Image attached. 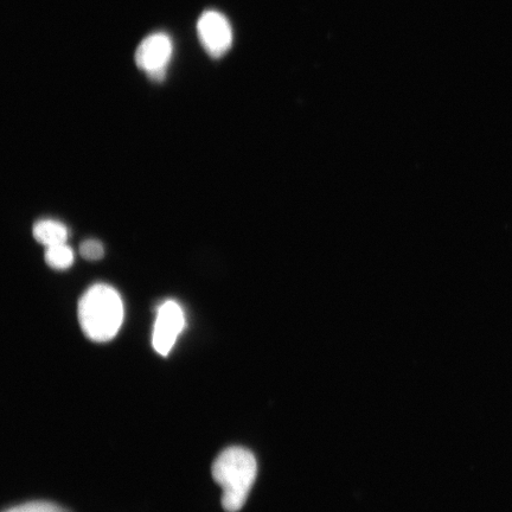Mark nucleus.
<instances>
[{
  "label": "nucleus",
  "mask_w": 512,
  "mask_h": 512,
  "mask_svg": "<svg viewBox=\"0 0 512 512\" xmlns=\"http://www.w3.org/2000/svg\"><path fill=\"white\" fill-rule=\"evenodd\" d=\"M184 326L185 316L182 306L175 300H166L158 307L156 323L153 326L152 345L159 355L170 354Z\"/></svg>",
  "instance_id": "7ed1b4c3"
},
{
  "label": "nucleus",
  "mask_w": 512,
  "mask_h": 512,
  "mask_svg": "<svg viewBox=\"0 0 512 512\" xmlns=\"http://www.w3.org/2000/svg\"><path fill=\"white\" fill-rule=\"evenodd\" d=\"M197 32L203 48L214 59H220L232 47L233 30L221 12H203L198 19Z\"/></svg>",
  "instance_id": "39448f33"
},
{
  "label": "nucleus",
  "mask_w": 512,
  "mask_h": 512,
  "mask_svg": "<svg viewBox=\"0 0 512 512\" xmlns=\"http://www.w3.org/2000/svg\"><path fill=\"white\" fill-rule=\"evenodd\" d=\"M4 512H72L66 508L60 507V505L50 502H30L18 507L11 508Z\"/></svg>",
  "instance_id": "6e6552de"
},
{
  "label": "nucleus",
  "mask_w": 512,
  "mask_h": 512,
  "mask_svg": "<svg viewBox=\"0 0 512 512\" xmlns=\"http://www.w3.org/2000/svg\"><path fill=\"white\" fill-rule=\"evenodd\" d=\"M80 254L86 260L96 261L104 256L105 248L98 240H86L81 243Z\"/></svg>",
  "instance_id": "1a4fd4ad"
},
{
  "label": "nucleus",
  "mask_w": 512,
  "mask_h": 512,
  "mask_svg": "<svg viewBox=\"0 0 512 512\" xmlns=\"http://www.w3.org/2000/svg\"><path fill=\"white\" fill-rule=\"evenodd\" d=\"M258 463L254 454L243 447H229L215 460L213 477L223 490L222 507L227 512H238L246 504L251 492Z\"/></svg>",
  "instance_id": "f03ea898"
},
{
  "label": "nucleus",
  "mask_w": 512,
  "mask_h": 512,
  "mask_svg": "<svg viewBox=\"0 0 512 512\" xmlns=\"http://www.w3.org/2000/svg\"><path fill=\"white\" fill-rule=\"evenodd\" d=\"M32 234L37 242L46 247L62 245L68 240L67 227L54 220L38 221L32 229Z\"/></svg>",
  "instance_id": "423d86ee"
},
{
  "label": "nucleus",
  "mask_w": 512,
  "mask_h": 512,
  "mask_svg": "<svg viewBox=\"0 0 512 512\" xmlns=\"http://www.w3.org/2000/svg\"><path fill=\"white\" fill-rule=\"evenodd\" d=\"M46 261L48 266L57 271L67 270L74 262L73 249L67 246V243L62 245L47 247Z\"/></svg>",
  "instance_id": "0eeeda50"
},
{
  "label": "nucleus",
  "mask_w": 512,
  "mask_h": 512,
  "mask_svg": "<svg viewBox=\"0 0 512 512\" xmlns=\"http://www.w3.org/2000/svg\"><path fill=\"white\" fill-rule=\"evenodd\" d=\"M79 320L83 334L93 342L111 341L123 325V299L110 285H94L80 300Z\"/></svg>",
  "instance_id": "f257e3e1"
},
{
  "label": "nucleus",
  "mask_w": 512,
  "mask_h": 512,
  "mask_svg": "<svg viewBox=\"0 0 512 512\" xmlns=\"http://www.w3.org/2000/svg\"><path fill=\"white\" fill-rule=\"evenodd\" d=\"M172 56L171 38L156 32L144 38L136 51V63L139 69L150 76L153 81H162L165 78L166 68Z\"/></svg>",
  "instance_id": "20e7f679"
}]
</instances>
